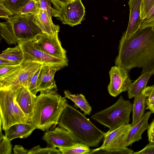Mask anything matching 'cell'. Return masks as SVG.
<instances>
[{"mask_svg":"<svg viewBox=\"0 0 154 154\" xmlns=\"http://www.w3.org/2000/svg\"><path fill=\"white\" fill-rule=\"evenodd\" d=\"M143 0H129L130 10L129 22L126 31L122 36L128 38L141 27L143 20L141 16Z\"/></svg>","mask_w":154,"mask_h":154,"instance_id":"cell-14","label":"cell"},{"mask_svg":"<svg viewBox=\"0 0 154 154\" xmlns=\"http://www.w3.org/2000/svg\"><path fill=\"white\" fill-rule=\"evenodd\" d=\"M89 147L85 144L76 143L70 147L58 149L62 154H89L91 151Z\"/></svg>","mask_w":154,"mask_h":154,"instance_id":"cell-25","label":"cell"},{"mask_svg":"<svg viewBox=\"0 0 154 154\" xmlns=\"http://www.w3.org/2000/svg\"><path fill=\"white\" fill-rule=\"evenodd\" d=\"M19 65L5 66L0 67V78L4 77L10 74L17 68Z\"/></svg>","mask_w":154,"mask_h":154,"instance_id":"cell-32","label":"cell"},{"mask_svg":"<svg viewBox=\"0 0 154 154\" xmlns=\"http://www.w3.org/2000/svg\"><path fill=\"white\" fill-rule=\"evenodd\" d=\"M60 69L56 67L42 65L38 79V92L57 89L54 78L56 72Z\"/></svg>","mask_w":154,"mask_h":154,"instance_id":"cell-16","label":"cell"},{"mask_svg":"<svg viewBox=\"0 0 154 154\" xmlns=\"http://www.w3.org/2000/svg\"><path fill=\"white\" fill-rule=\"evenodd\" d=\"M60 154L61 152L58 149L53 147L41 148L39 145L35 146L28 151L27 154Z\"/></svg>","mask_w":154,"mask_h":154,"instance_id":"cell-27","label":"cell"},{"mask_svg":"<svg viewBox=\"0 0 154 154\" xmlns=\"http://www.w3.org/2000/svg\"><path fill=\"white\" fill-rule=\"evenodd\" d=\"M133 104L121 96L110 107L92 115L91 118L109 128L111 131L122 124H128Z\"/></svg>","mask_w":154,"mask_h":154,"instance_id":"cell-5","label":"cell"},{"mask_svg":"<svg viewBox=\"0 0 154 154\" xmlns=\"http://www.w3.org/2000/svg\"><path fill=\"white\" fill-rule=\"evenodd\" d=\"M20 63L0 58V67L5 66L18 65Z\"/></svg>","mask_w":154,"mask_h":154,"instance_id":"cell-38","label":"cell"},{"mask_svg":"<svg viewBox=\"0 0 154 154\" xmlns=\"http://www.w3.org/2000/svg\"><path fill=\"white\" fill-rule=\"evenodd\" d=\"M13 150L14 153L15 154H26L28 153V151L20 145H15Z\"/></svg>","mask_w":154,"mask_h":154,"instance_id":"cell-37","label":"cell"},{"mask_svg":"<svg viewBox=\"0 0 154 154\" xmlns=\"http://www.w3.org/2000/svg\"><path fill=\"white\" fill-rule=\"evenodd\" d=\"M0 154H11L12 152V145L11 141L2 132L0 134Z\"/></svg>","mask_w":154,"mask_h":154,"instance_id":"cell-29","label":"cell"},{"mask_svg":"<svg viewBox=\"0 0 154 154\" xmlns=\"http://www.w3.org/2000/svg\"><path fill=\"white\" fill-rule=\"evenodd\" d=\"M148 140L149 142L154 143V134L148 138Z\"/></svg>","mask_w":154,"mask_h":154,"instance_id":"cell-42","label":"cell"},{"mask_svg":"<svg viewBox=\"0 0 154 154\" xmlns=\"http://www.w3.org/2000/svg\"><path fill=\"white\" fill-rule=\"evenodd\" d=\"M150 27L154 30V17L143 20L140 27Z\"/></svg>","mask_w":154,"mask_h":154,"instance_id":"cell-36","label":"cell"},{"mask_svg":"<svg viewBox=\"0 0 154 154\" xmlns=\"http://www.w3.org/2000/svg\"><path fill=\"white\" fill-rule=\"evenodd\" d=\"M64 93L65 97L70 99L74 102L78 107L84 112V115H90L92 111L91 107L83 94H73L68 90H65Z\"/></svg>","mask_w":154,"mask_h":154,"instance_id":"cell-22","label":"cell"},{"mask_svg":"<svg viewBox=\"0 0 154 154\" xmlns=\"http://www.w3.org/2000/svg\"><path fill=\"white\" fill-rule=\"evenodd\" d=\"M152 72H148L142 74L137 80L132 83L128 91L129 99L140 95L144 91L149 79L152 75Z\"/></svg>","mask_w":154,"mask_h":154,"instance_id":"cell-21","label":"cell"},{"mask_svg":"<svg viewBox=\"0 0 154 154\" xmlns=\"http://www.w3.org/2000/svg\"><path fill=\"white\" fill-rule=\"evenodd\" d=\"M131 124H123L105 133L103 143L100 147L91 149L89 154H133L134 151L127 147L126 141Z\"/></svg>","mask_w":154,"mask_h":154,"instance_id":"cell-7","label":"cell"},{"mask_svg":"<svg viewBox=\"0 0 154 154\" xmlns=\"http://www.w3.org/2000/svg\"><path fill=\"white\" fill-rule=\"evenodd\" d=\"M147 107L146 109L149 110L152 113H154V100L151 101H146Z\"/></svg>","mask_w":154,"mask_h":154,"instance_id":"cell-40","label":"cell"},{"mask_svg":"<svg viewBox=\"0 0 154 154\" xmlns=\"http://www.w3.org/2000/svg\"><path fill=\"white\" fill-rule=\"evenodd\" d=\"M36 129L31 123H18L11 126L5 131V136L10 140L28 137Z\"/></svg>","mask_w":154,"mask_h":154,"instance_id":"cell-19","label":"cell"},{"mask_svg":"<svg viewBox=\"0 0 154 154\" xmlns=\"http://www.w3.org/2000/svg\"><path fill=\"white\" fill-rule=\"evenodd\" d=\"M40 10L38 0H31L21 10L22 14H35Z\"/></svg>","mask_w":154,"mask_h":154,"instance_id":"cell-28","label":"cell"},{"mask_svg":"<svg viewBox=\"0 0 154 154\" xmlns=\"http://www.w3.org/2000/svg\"><path fill=\"white\" fill-rule=\"evenodd\" d=\"M32 20L43 33L52 35L60 31L59 26L54 24L46 14L40 9L37 13L33 14Z\"/></svg>","mask_w":154,"mask_h":154,"instance_id":"cell-18","label":"cell"},{"mask_svg":"<svg viewBox=\"0 0 154 154\" xmlns=\"http://www.w3.org/2000/svg\"><path fill=\"white\" fill-rule=\"evenodd\" d=\"M40 9L44 11L49 18L52 20L53 16V11L54 8L51 6V3L50 0H38Z\"/></svg>","mask_w":154,"mask_h":154,"instance_id":"cell-30","label":"cell"},{"mask_svg":"<svg viewBox=\"0 0 154 154\" xmlns=\"http://www.w3.org/2000/svg\"><path fill=\"white\" fill-rule=\"evenodd\" d=\"M57 90L41 92L35 97L31 123L36 128L47 131L58 124L68 102Z\"/></svg>","mask_w":154,"mask_h":154,"instance_id":"cell-3","label":"cell"},{"mask_svg":"<svg viewBox=\"0 0 154 154\" xmlns=\"http://www.w3.org/2000/svg\"><path fill=\"white\" fill-rule=\"evenodd\" d=\"M154 5V0H143L141 16L142 19Z\"/></svg>","mask_w":154,"mask_h":154,"instance_id":"cell-31","label":"cell"},{"mask_svg":"<svg viewBox=\"0 0 154 154\" xmlns=\"http://www.w3.org/2000/svg\"><path fill=\"white\" fill-rule=\"evenodd\" d=\"M85 8L81 0H72L64 5L59 11L54 8L53 16L64 24L71 26L81 24L85 20Z\"/></svg>","mask_w":154,"mask_h":154,"instance_id":"cell-10","label":"cell"},{"mask_svg":"<svg viewBox=\"0 0 154 154\" xmlns=\"http://www.w3.org/2000/svg\"><path fill=\"white\" fill-rule=\"evenodd\" d=\"M152 113L150 111L146 112L137 123L134 125H131L126 139L127 146L142 139V134L148 128V121Z\"/></svg>","mask_w":154,"mask_h":154,"instance_id":"cell-17","label":"cell"},{"mask_svg":"<svg viewBox=\"0 0 154 154\" xmlns=\"http://www.w3.org/2000/svg\"><path fill=\"white\" fill-rule=\"evenodd\" d=\"M42 65L31 76L28 80L26 87L30 92L36 97L37 93V83L38 77L40 73Z\"/></svg>","mask_w":154,"mask_h":154,"instance_id":"cell-26","label":"cell"},{"mask_svg":"<svg viewBox=\"0 0 154 154\" xmlns=\"http://www.w3.org/2000/svg\"><path fill=\"white\" fill-rule=\"evenodd\" d=\"M53 5V8L59 11L65 4L72 0H50Z\"/></svg>","mask_w":154,"mask_h":154,"instance_id":"cell-34","label":"cell"},{"mask_svg":"<svg viewBox=\"0 0 154 154\" xmlns=\"http://www.w3.org/2000/svg\"><path fill=\"white\" fill-rule=\"evenodd\" d=\"M16 101L31 123L35 97L28 89L23 86L14 91Z\"/></svg>","mask_w":154,"mask_h":154,"instance_id":"cell-15","label":"cell"},{"mask_svg":"<svg viewBox=\"0 0 154 154\" xmlns=\"http://www.w3.org/2000/svg\"><path fill=\"white\" fill-rule=\"evenodd\" d=\"M37 49L53 57L67 60L66 51L63 48L58 37V32L52 35L41 33L33 41Z\"/></svg>","mask_w":154,"mask_h":154,"instance_id":"cell-11","label":"cell"},{"mask_svg":"<svg viewBox=\"0 0 154 154\" xmlns=\"http://www.w3.org/2000/svg\"><path fill=\"white\" fill-rule=\"evenodd\" d=\"M42 138L49 147L58 148L69 147L76 143L70 133L61 127L46 131Z\"/></svg>","mask_w":154,"mask_h":154,"instance_id":"cell-13","label":"cell"},{"mask_svg":"<svg viewBox=\"0 0 154 154\" xmlns=\"http://www.w3.org/2000/svg\"><path fill=\"white\" fill-rule=\"evenodd\" d=\"M32 14L14 15L0 23V34L8 45L20 41H34L42 32L32 20Z\"/></svg>","mask_w":154,"mask_h":154,"instance_id":"cell-4","label":"cell"},{"mask_svg":"<svg viewBox=\"0 0 154 154\" xmlns=\"http://www.w3.org/2000/svg\"><path fill=\"white\" fill-rule=\"evenodd\" d=\"M144 92L146 97H147L146 101L154 100V85L146 87Z\"/></svg>","mask_w":154,"mask_h":154,"instance_id":"cell-35","label":"cell"},{"mask_svg":"<svg viewBox=\"0 0 154 154\" xmlns=\"http://www.w3.org/2000/svg\"><path fill=\"white\" fill-rule=\"evenodd\" d=\"M115 65L128 71L137 67L141 74L152 72L154 74V30L150 27H140L128 38L122 36Z\"/></svg>","mask_w":154,"mask_h":154,"instance_id":"cell-1","label":"cell"},{"mask_svg":"<svg viewBox=\"0 0 154 154\" xmlns=\"http://www.w3.org/2000/svg\"><path fill=\"white\" fill-rule=\"evenodd\" d=\"M31 0H0V7L5 9L11 16L20 14L21 8Z\"/></svg>","mask_w":154,"mask_h":154,"instance_id":"cell-23","label":"cell"},{"mask_svg":"<svg viewBox=\"0 0 154 154\" xmlns=\"http://www.w3.org/2000/svg\"><path fill=\"white\" fill-rule=\"evenodd\" d=\"M0 58L12 61L21 63L24 60L23 51L18 45L14 48H9L3 51Z\"/></svg>","mask_w":154,"mask_h":154,"instance_id":"cell-24","label":"cell"},{"mask_svg":"<svg viewBox=\"0 0 154 154\" xmlns=\"http://www.w3.org/2000/svg\"><path fill=\"white\" fill-rule=\"evenodd\" d=\"M58 125L68 131L76 143L85 144L89 147L98 146L105 134L84 115L68 104Z\"/></svg>","mask_w":154,"mask_h":154,"instance_id":"cell-2","label":"cell"},{"mask_svg":"<svg viewBox=\"0 0 154 154\" xmlns=\"http://www.w3.org/2000/svg\"><path fill=\"white\" fill-rule=\"evenodd\" d=\"M147 131L148 138L154 134V119L149 125Z\"/></svg>","mask_w":154,"mask_h":154,"instance_id":"cell-39","label":"cell"},{"mask_svg":"<svg viewBox=\"0 0 154 154\" xmlns=\"http://www.w3.org/2000/svg\"><path fill=\"white\" fill-rule=\"evenodd\" d=\"M0 120L5 131L11 125L18 123H29L15 101L14 91L0 89Z\"/></svg>","mask_w":154,"mask_h":154,"instance_id":"cell-6","label":"cell"},{"mask_svg":"<svg viewBox=\"0 0 154 154\" xmlns=\"http://www.w3.org/2000/svg\"><path fill=\"white\" fill-rule=\"evenodd\" d=\"M42 65L35 62L23 61L10 74L0 78V89L15 91L22 86L26 87L31 75Z\"/></svg>","mask_w":154,"mask_h":154,"instance_id":"cell-8","label":"cell"},{"mask_svg":"<svg viewBox=\"0 0 154 154\" xmlns=\"http://www.w3.org/2000/svg\"><path fill=\"white\" fill-rule=\"evenodd\" d=\"M154 17V5L145 16L143 19H148Z\"/></svg>","mask_w":154,"mask_h":154,"instance_id":"cell-41","label":"cell"},{"mask_svg":"<svg viewBox=\"0 0 154 154\" xmlns=\"http://www.w3.org/2000/svg\"><path fill=\"white\" fill-rule=\"evenodd\" d=\"M133 154H154V143L149 142L144 148L134 152Z\"/></svg>","mask_w":154,"mask_h":154,"instance_id":"cell-33","label":"cell"},{"mask_svg":"<svg viewBox=\"0 0 154 154\" xmlns=\"http://www.w3.org/2000/svg\"><path fill=\"white\" fill-rule=\"evenodd\" d=\"M144 91L140 95L134 97L133 103L132 121L131 125L137 123L143 117L146 105V99Z\"/></svg>","mask_w":154,"mask_h":154,"instance_id":"cell-20","label":"cell"},{"mask_svg":"<svg viewBox=\"0 0 154 154\" xmlns=\"http://www.w3.org/2000/svg\"><path fill=\"white\" fill-rule=\"evenodd\" d=\"M109 73L110 82L107 89L110 95L116 97L122 92L128 90L132 82L126 69L116 66H113Z\"/></svg>","mask_w":154,"mask_h":154,"instance_id":"cell-12","label":"cell"},{"mask_svg":"<svg viewBox=\"0 0 154 154\" xmlns=\"http://www.w3.org/2000/svg\"><path fill=\"white\" fill-rule=\"evenodd\" d=\"M17 43L23 53V61L37 62L43 65L56 67L60 69L68 66V59L62 60L44 53L36 48L32 41H20Z\"/></svg>","mask_w":154,"mask_h":154,"instance_id":"cell-9","label":"cell"}]
</instances>
